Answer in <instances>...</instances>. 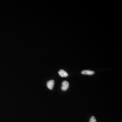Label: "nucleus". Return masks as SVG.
Instances as JSON below:
<instances>
[{
  "label": "nucleus",
  "mask_w": 122,
  "mask_h": 122,
  "mask_svg": "<svg viewBox=\"0 0 122 122\" xmlns=\"http://www.w3.org/2000/svg\"><path fill=\"white\" fill-rule=\"evenodd\" d=\"M69 87V83L67 81H63L62 83L61 89L63 91H65Z\"/></svg>",
  "instance_id": "1"
},
{
  "label": "nucleus",
  "mask_w": 122,
  "mask_h": 122,
  "mask_svg": "<svg viewBox=\"0 0 122 122\" xmlns=\"http://www.w3.org/2000/svg\"><path fill=\"white\" fill-rule=\"evenodd\" d=\"M46 85H47V87L49 89L52 90L54 86V81L53 80H51L47 82Z\"/></svg>",
  "instance_id": "2"
},
{
  "label": "nucleus",
  "mask_w": 122,
  "mask_h": 122,
  "mask_svg": "<svg viewBox=\"0 0 122 122\" xmlns=\"http://www.w3.org/2000/svg\"><path fill=\"white\" fill-rule=\"evenodd\" d=\"M58 74L61 77H68V74L67 72L61 69L58 72Z\"/></svg>",
  "instance_id": "3"
},
{
  "label": "nucleus",
  "mask_w": 122,
  "mask_h": 122,
  "mask_svg": "<svg viewBox=\"0 0 122 122\" xmlns=\"http://www.w3.org/2000/svg\"><path fill=\"white\" fill-rule=\"evenodd\" d=\"M82 74L83 75H92L94 74L95 72L92 71L90 70H85L82 71L81 72Z\"/></svg>",
  "instance_id": "4"
},
{
  "label": "nucleus",
  "mask_w": 122,
  "mask_h": 122,
  "mask_svg": "<svg viewBox=\"0 0 122 122\" xmlns=\"http://www.w3.org/2000/svg\"><path fill=\"white\" fill-rule=\"evenodd\" d=\"M89 122H97L96 118L94 116H92L90 119Z\"/></svg>",
  "instance_id": "5"
}]
</instances>
